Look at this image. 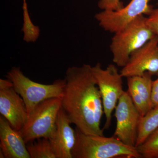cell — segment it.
<instances>
[{
  "label": "cell",
  "instance_id": "6da1fadb",
  "mask_svg": "<svg viewBox=\"0 0 158 158\" xmlns=\"http://www.w3.org/2000/svg\"><path fill=\"white\" fill-rule=\"evenodd\" d=\"M83 64L69 67L61 98L62 108L71 124L86 135H104L101 128L104 113L101 96L91 69Z\"/></svg>",
  "mask_w": 158,
  "mask_h": 158
},
{
  "label": "cell",
  "instance_id": "7a4b0ae2",
  "mask_svg": "<svg viewBox=\"0 0 158 158\" xmlns=\"http://www.w3.org/2000/svg\"><path fill=\"white\" fill-rule=\"evenodd\" d=\"M72 158H142L136 147L124 144L114 135H86L76 128Z\"/></svg>",
  "mask_w": 158,
  "mask_h": 158
},
{
  "label": "cell",
  "instance_id": "3957f363",
  "mask_svg": "<svg viewBox=\"0 0 158 158\" xmlns=\"http://www.w3.org/2000/svg\"><path fill=\"white\" fill-rule=\"evenodd\" d=\"M110 50L113 61L118 67L126 65L130 56L156 37L147 23V17L141 15L114 33Z\"/></svg>",
  "mask_w": 158,
  "mask_h": 158
},
{
  "label": "cell",
  "instance_id": "277c9868",
  "mask_svg": "<svg viewBox=\"0 0 158 158\" xmlns=\"http://www.w3.org/2000/svg\"><path fill=\"white\" fill-rule=\"evenodd\" d=\"M6 77L23 100L28 115L41 102L53 98H61L65 85V79H57L50 85L34 82L26 77L20 67L16 66L7 73Z\"/></svg>",
  "mask_w": 158,
  "mask_h": 158
},
{
  "label": "cell",
  "instance_id": "5b68a950",
  "mask_svg": "<svg viewBox=\"0 0 158 158\" xmlns=\"http://www.w3.org/2000/svg\"><path fill=\"white\" fill-rule=\"evenodd\" d=\"M61 98H53L40 103L29 115L24 126L19 131L26 144L41 138L49 139L53 135Z\"/></svg>",
  "mask_w": 158,
  "mask_h": 158
},
{
  "label": "cell",
  "instance_id": "8992f818",
  "mask_svg": "<svg viewBox=\"0 0 158 158\" xmlns=\"http://www.w3.org/2000/svg\"><path fill=\"white\" fill-rule=\"evenodd\" d=\"M91 69L99 90L106 116L103 129H108L111 125L113 110L125 91L123 89V77L113 64H110L104 69L101 64L98 63L92 66Z\"/></svg>",
  "mask_w": 158,
  "mask_h": 158
},
{
  "label": "cell",
  "instance_id": "52a82bcc",
  "mask_svg": "<svg viewBox=\"0 0 158 158\" xmlns=\"http://www.w3.org/2000/svg\"><path fill=\"white\" fill-rule=\"evenodd\" d=\"M116 120L114 136L124 144L135 147L140 115L127 91H125L115 108Z\"/></svg>",
  "mask_w": 158,
  "mask_h": 158
},
{
  "label": "cell",
  "instance_id": "ba28073f",
  "mask_svg": "<svg viewBox=\"0 0 158 158\" xmlns=\"http://www.w3.org/2000/svg\"><path fill=\"white\" fill-rule=\"evenodd\" d=\"M150 0H131L128 4L117 11H102L94 17L104 31L114 33L141 15H148L153 8Z\"/></svg>",
  "mask_w": 158,
  "mask_h": 158
},
{
  "label": "cell",
  "instance_id": "9c48e42d",
  "mask_svg": "<svg viewBox=\"0 0 158 158\" xmlns=\"http://www.w3.org/2000/svg\"><path fill=\"white\" fill-rule=\"evenodd\" d=\"M0 113L18 131L23 128L28 118L23 100L8 79L0 80Z\"/></svg>",
  "mask_w": 158,
  "mask_h": 158
},
{
  "label": "cell",
  "instance_id": "30bf717a",
  "mask_svg": "<svg viewBox=\"0 0 158 158\" xmlns=\"http://www.w3.org/2000/svg\"><path fill=\"white\" fill-rule=\"evenodd\" d=\"M146 72L158 74V37L156 36L134 52L120 71L126 78L143 75Z\"/></svg>",
  "mask_w": 158,
  "mask_h": 158
},
{
  "label": "cell",
  "instance_id": "8fae6325",
  "mask_svg": "<svg viewBox=\"0 0 158 158\" xmlns=\"http://www.w3.org/2000/svg\"><path fill=\"white\" fill-rule=\"evenodd\" d=\"M70 124L68 116L61 108L57 116L55 132L49 139L56 158H72L76 132Z\"/></svg>",
  "mask_w": 158,
  "mask_h": 158
},
{
  "label": "cell",
  "instance_id": "7c38bea8",
  "mask_svg": "<svg viewBox=\"0 0 158 158\" xmlns=\"http://www.w3.org/2000/svg\"><path fill=\"white\" fill-rule=\"evenodd\" d=\"M0 148L1 158H31L21 134L1 115Z\"/></svg>",
  "mask_w": 158,
  "mask_h": 158
},
{
  "label": "cell",
  "instance_id": "4fadbf2b",
  "mask_svg": "<svg viewBox=\"0 0 158 158\" xmlns=\"http://www.w3.org/2000/svg\"><path fill=\"white\" fill-rule=\"evenodd\" d=\"M152 76L146 72L143 75L127 78V92L141 116L147 114L153 108Z\"/></svg>",
  "mask_w": 158,
  "mask_h": 158
},
{
  "label": "cell",
  "instance_id": "5bb4252c",
  "mask_svg": "<svg viewBox=\"0 0 158 158\" xmlns=\"http://www.w3.org/2000/svg\"><path fill=\"white\" fill-rule=\"evenodd\" d=\"M158 129V106L152 108L145 115L141 116L138 126L135 147L144 143L148 136Z\"/></svg>",
  "mask_w": 158,
  "mask_h": 158
},
{
  "label": "cell",
  "instance_id": "9a60e30c",
  "mask_svg": "<svg viewBox=\"0 0 158 158\" xmlns=\"http://www.w3.org/2000/svg\"><path fill=\"white\" fill-rule=\"evenodd\" d=\"M27 148L31 158H56L48 138H39L29 142Z\"/></svg>",
  "mask_w": 158,
  "mask_h": 158
},
{
  "label": "cell",
  "instance_id": "2e32d148",
  "mask_svg": "<svg viewBox=\"0 0 158 158\" xmlns=\"http://www.w3.org/2000/svg\"><path fill=\"white\" fill-rule=\"evenodd\" d=\"M136 148L142 158H158V129Z\"/></svg>",
  "mask_w": 158,
  "mask_h": 158
},
{
  "label": "cell",
  "instance_id": "e0dca14e",
  "mask_svg": "<svg viewBox=\"0 0 158 158\" xmlns=\"http://www.w3.org/2000/svg\"><path fill=\"white\" fill-rule=\"evenodd\" d=\"M98 7L102 11H117L124 6L121 0H99Z\"/></svg>",
  "mask_w": 158,
  "mask_h": 158
},
{
  "label": "cell",
  "instance_id": "ac0fdd59",
  "mask_svg": "<svg viewBox=\"0 0 158 158\" xmlns=\"http://www.w3.org/2000/svg\"><path fill=\"white\" fill-rule=\"evenodd\" d=\"M148 16V25L155 36L158 37V8L153 9Z\"/></svg>",
  "mask_w": 158,
  "mask_h": 158
},
{
  "label": "cell",
  "instance_id": "d6986e66",
  "mask_svg": "<svg viewBox=\"0 0 158 158\" xmlns=\"http://www.w3.org/2000/svg\"><path fill=\"white\" fill-rule=\"evenodd\" d=\"M152 100L153 108L158 106V77L153 81Z\"/></svg>",
  "mask_w": 158,
  "mask_h": 158
}]
</instances>
